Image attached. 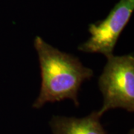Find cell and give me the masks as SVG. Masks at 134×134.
<instances>
[{
    "mask_svg": "<svg viewBox=\"0 0 134 134\" xmlns=\"http://www.w3.org/2000/svg\"><path fill=\"white\" fill-rule=\"evenodd\" d=\"M107 63L98 79V86L104 102L98 114L121 108L134 112V55L110 54L106 57Z\"/></svg>",
    "mask_w": 134,
    "mask_h": 134,
    "instance_id": "7a4b0ae2",
    "label": "cell"
},
{
    "mask_svg": "<svg viewBox=\"0 0 134 134\" xmlns=\"http://www.w3.org/2000/svg\"><path fill=\"white\" fill-rule=\"evenodd\" d=\"M127 134H134V131H133V129H131L130 130L129 132H128V133Z\"/></svg>",
    "mask_w": 134,
    "mask_h": 134,
    "instance_id": "5b68a950",
    "label": "cell"
},
{
    "mask_svg": "<svg viewBox=\"0 0 134 134\" xmlns=\"http://www.w3.org/2000/svg\"><path fill=\"white\" fill-rule=\"evenodd\" d=\"M134 10V0H119L105 19L89 25L90 37L78 46L86 53H99L106 57L113 54L122 31L129 23Z\"/></svg>",
    "mask_w": 134,
    "mask_h": 134,
    "instance_id": "3957f363",
    "label": "cell"
},
{
    "mask_svg": "<svg viewBox=\"0 0 134 134\" xmlns=\"http://www.w3.org/2000/svg\"><path fill=\"white\" fill-rule=\"evenodd\" d=\"M98 111L83 118L53 115L49 125L53 134H107Z\"/></svg>",
    "mask_w": 134,
    "mask_h": 134,
    "instance_id": "277c9868",
    "label": "cell"
},
{
    "mask_svg": "<svg viewBox=\"0 0 134 134\" xmlns=\"http://www.w3.org/2000/svg\"><path fill=\"white\" fill-rule=\"evenodd\" d=\"M34 46L38 54L41 87L32 107L39 109L46 103L66 98L78 107V92L82 83L92 77V69L83 66L78 58L53 47L39 36L34 39Z\"/></svg>",
    "mask_w": 134,
    "mask_h": 134,
    "instance_id": "6da1fadb",
    "label": "cell"
}]
</instances>
